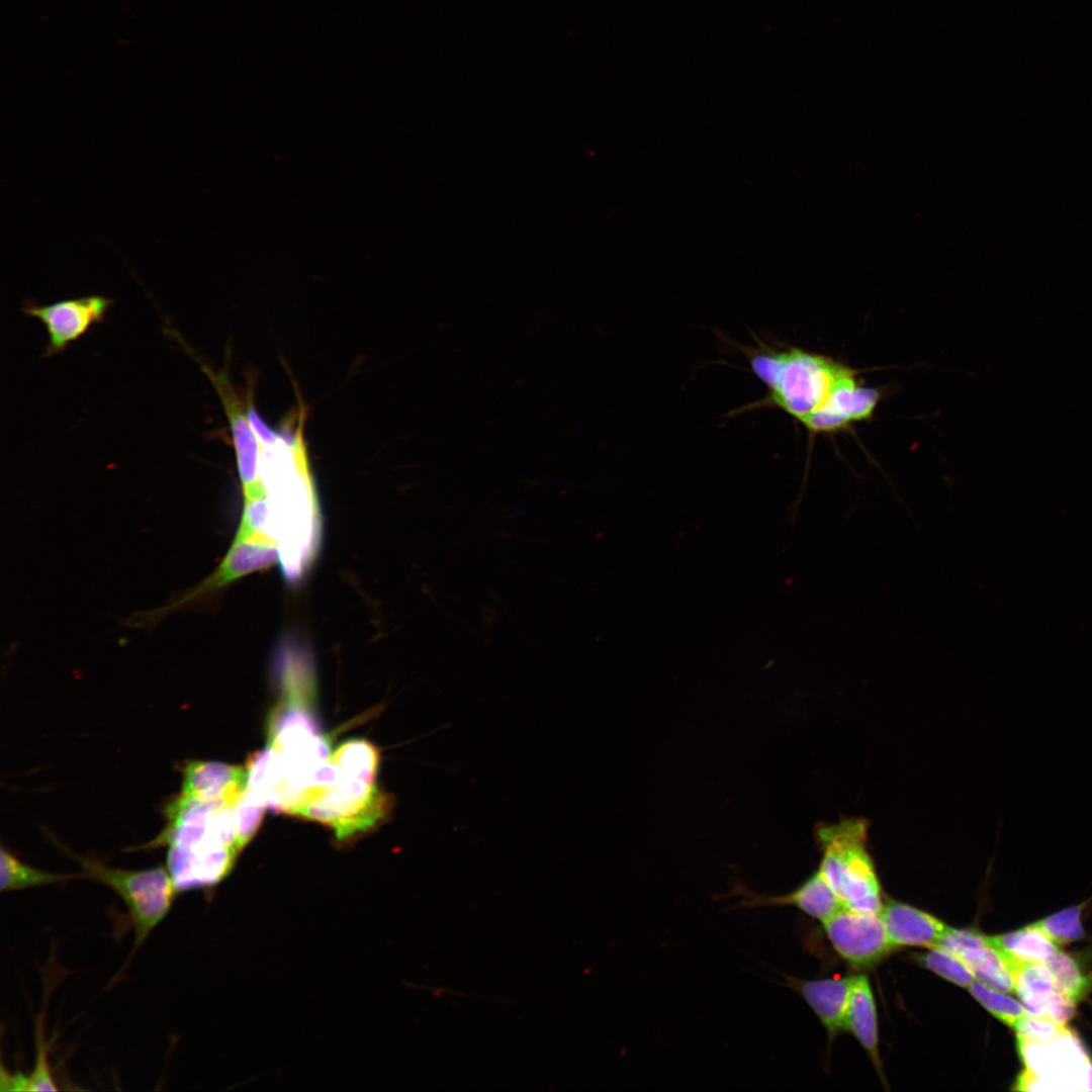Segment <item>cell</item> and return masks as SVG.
I'll return each mask as SVG.
<instances>
[{
  "mask_svg": "<svg viewBox=\"0 0 1092 1092\" xmlns=\"http://www.w3.org/2000/svg\"><path fill=\"white\" fill-rule=\"evenodd\" d=\"M1075 1007L1076 1001L1074 999L1057 990L1046 1005L1044 1016L1056 1023L1066 1025L1074 1016Z\"/></svg>",
  "mask_w": 1092,
  "mask_h": 1092,
  "instance_id": "f546056e",
  "label": "cell"
},
{
  "mask_svg": "<svg viewBox=\"0 0 1092 1092\" xmlns=\"http://www.w3.org/2000/svg\"><path fill=\"white\" fill-rule=\"evenodd\" d=\"M960 959L980 983L1001 991H1014V978L1003 953L990 936L973 929L948 928L939 943Z\"/></svg>",
  "mask_w": 1092,
  "mask_h": 1092,
  "instance_id": "4fadbf2b",
  "label": "cell"
},
{
  "mask_svg": "<svg viewBox=\"0 0 1092 1092\" xmlns=\"http://www.w3.org/2000/svg\"><path fill=\"white\" fill-rule=\"evenodd\" d=\"M164 811L166 826L145 847L168 846L166 868L177 892L207 890L224 880L241 852L234 807L178 794Z\"/></svg>",
  "mask_w": 1092,
  "mask_h": 1092,
  "instance_id": "3957f363",
  "label": "cell"
},
{
  "mask_svg": "<svg viewBox=\"0 0 1092 1092\" xmlns=\"http://www.w3.org/2000/svg\"><path fill=\"white\" fill-rule=\"evenodd\" d=\"M278 684L280 698L267 717V745L280 756L288 785L301 792L331 760V740L316 716L315 677L292 674Z\"/></svg>",
  "mask_w": 1092,
  "mask_h": 1092,
  "instance_id": "277c9868",
  "label": "cell"
},
{
  "mask_svg": "<svg viewBox=\"0 0 1092 1092\" xmlns=\"http://www.w3.org/2000/svg\"><path fill=\"white\" fill-rule=\"evenodd\" d=\"M266 809L264 796L247 786L234 806L236 837L241 851L256 834Z\"/></svg>",
  "mask_w": 1092,
  "mask_h": 1092,
  "instance_id": "603a6c76",
  "label": "cell"
},
{
  "mask_svg": "<svg viewBox=\"0 0 1092 1092\" xmlns=\"http://www.w3.org/2000/svg\"><path fill=\"white\" fill-rule=\"evenodd\" d=\"M786 985L796 990L816 1013L829 1034L845 1029V1014L852 977L804 981L785 975Z\"/></svg>",
  "mask_w": 1092,
  "mask_h": 1092,
  "instance_id": "e0dca14e",
  "label": "cell"
},
{
  "mask_svg": "<svg viewBox=\"0 0 1092 1092\" xmlns=\"http://www.w3.org/2000/svg\"><path fill=\"white\" fill-rule=\"evenodd\" d=\"M823 924L834 949L854 967L873 965L893 948L880 914L843 907Z\"/></svg>",
  "mask_w": 1092,
  "mask_h": 1092,
  "instance_id": "7c38bea8",
  "label": "cell"
},
{
  "mask_svg": "<svg viewBox=\"0 0 1092 1092\" xmlns=\"http://www.w3.org/2000/svg\"><path fill=\"white\" fill-rule=\"evenodd\" d=\"M1018 1052L1026 1070L1043 1084L1065 1085V1089L1092 1090V1061L1078 1036L1069 1030L1043 1041L1018 1039Z\"/></svg>",
  "mask_w": 1092,
  "mask_h": 1092,
  "instance_id": "9c48e42d",
  "label": "cell"
},
{
  "mask_svg": "<svg viewBox=\"0 0 1092 1092\" xmlns=\"http://www.w3.org/2000/svg\"><path fill=\"white\" fill-rule=\"evenodd\" d=\"M276 562L279 552L275 544L260 539H234L218 565L203 580L177 593L160 607L131 614V626L152 630L175 613L203 608L231 583Z\"/></svg>",
  "mask_w": 1092,
  "mask_h": 1092,
  "instance_id": "ba28073f",
  "label": "cell"
},
{
  "mask_svg": "<svg viewBox=\"0 0 1092 1092\" xmlns=\"http://www.w3.org/2000/svg\"><path fill=\"white\" fill-rule=\"evenodd\" d=\"M332 762L346 777L375 784L380 763L379 749L363 738L341 742L332 752Z\"/></svg>",
  "mask_w": 1092,
  "mask_h": 1092,
  "instance_id": "44dd1931",
  "label": "cell"
},
{
  "mask_svg": "<svg viewBox=\"0 0 1092 1092\" xmlns=\"http://www.w3.org/2000/svg\"><path fill=\"white\" fill-rule=\"evenodd\" d=\"M247 414L252 428L262 447H269L278 442L281 435L270 429L260 418L252 403L247 406Z\"/></svg>",
  "mask_w": 1092,
  "mask_h": 1092,
  "instance_id": "4dcf8cb0",
  "label": "cell"
},
{
  "mask_svg": "<svg viewBox=\"0 0 1092 1092\" xmlns=\"http://www.w3.org/2000/svg\"><path fill=\"white\" fill-rule=\"evenodd\" d=\"M112 303L113 300L109 297L92 294L49 304L28 301L22 311L43 325L48 344L42 357L49 358L64 352L93 326L102 323Z\"/></svg>",
  "mask_w": 1092,
  "mask_h": 1092,
  "instance_id": "30bf717a",
  "label": "cell"
},
{
  "mask_svg": "<svg viewBox=\"0 0 1092 1092\" xmlns=\"http://www.w3.org/2000/svg\"><path fill=\"white\" fill-rule=\"evenodd\" d=\"M81 875H62L40 871L19 860L5 847L0 848L1 892L61 883Z\"/></svg>",
  "mask_w": 1092,
  "mask_h": 1092,
  "instance_id": "7402d4cb",
  "label": "cell"
},
{
  "mask_svg": "<svg viewBox=\"0 0 1092 1092\" xmlns=\"http://www.w3.org/2000/svg\"><path fill=\"white\" fill-rule=\"evenodd\" d=\"M731 895L739 897L736 908L795 906L822 923L844 907L819 871L811 875L797 889L785 895H760L738 884L732 889Z\"/></svg>",
  "mask_w": 1092,
  "mask_h": 1092,
  "instance_id": "9a60e30c",
  "label": "cell"
},
{
  "mask_svg": "<svg viewBox=\"0 0 1092 1092\" xmlns=\"http://www.w3.org/2000/svg\"><path fill=\"white\" fill-rule=\"evenodd\" d=\"M1017 1032V1038L1027 1041L1043 1042L1059 1037L1066 1031V1025H1061L1045 1016L1025 1014L1013 1027Z\"/></svg>",
  "mask_w": 1092,
  "mask_h": 1092,
  "instance_id": "f1b7e54d",
  "label": "cell"
},
{
  "mask_svg": "<svg viewBox=\"0 0 1092 1092\" xmlns=\"http://www.w3.org/2000/svg\"><path fill=\"white\" fill-rule=\"evenodd\" d=\"M763 397L737 413L774 407L786 413L810 435H833L873 418L882 390L864 385L857 370L830 356L759 340L743 348Z\"/></svg>",
  "mask_w": 1092,
  "mask_h": 1092,
  "instance_id": "6da1fadb",
  "label": "cell"
},
{
  "mask_svg": "<svg viewBox=\"0 0 1092 1092\" xmlns=\"http://www.w3.org/2000/svg\"><path fill=\"white\" fill-rule=\"evenodd\" d=\"M65 852L80 863L82 878L104 884L123 901L134 930L133 953L168 915L178 893L167 868L127 871L108 867L92 857L79 856L68 849Z\"/></svg>",
  "mask_w": 1092,
  "mask_h": 1092,
  "instance_id": "52a82bcc",
  "label": "cell"
},
{
  "mask_svg": "<svg viewBox=\"0 0 1092 1092\" xmlns=\"http://www.w3.org/2000/svg\"><path fill=\"white\" fill-rule=\"evenodd\" d=\"M968 988L972 996L988 1012L1010 1027H1014L1018 1020L1027 1013L1021 1003L979 981L975 980Z\"/></svg>",
  "mask_w": 1092,
  "mask_h": 1092,
  "instance_id": "cb8c5ba5",
  "label": "cell"
},
{
  "mask_svg": "<svg viewBox=\"0 0 1092 1092\" xmlns=\"http://www.w3.org/2000/svg\"><path fill=\"white\" fill-rule=\"evenodd\" d=\"M1014 978V991L1027 1014L1044 1016L1046 1005L1057 991L1046 964L1007 960Z\"/></svg>",
  "mask_w": 1092,
  "mask_h": 1092,
  "instance_id": "d6986e66",
  "label": "cell"
},
{
  "mask_svg": "<svg viewBox=\"0 0 1092 1092\" xmlns=\"http://www.w3.org/2000/svg\"><path fill=\"white\" fill-rule=\"evenodd\" d=\"M990 940L1010 961L1046 964L1059 951L1057 944L1034 923L990 936Z\"/></svg>",
  "mask_w": 1092,
  "mask_h": 1092,
  "instance_id": "ffe728a7",
  "label": "cell"
},
{
  "mask_svg": "<svg viewBox=\"0 0 1092 1092\" xmlns=\"http://www.w3.org/2000/svg\"><path fill=\"white\" fill-rule=\"evenodd\" d=\"M260 474L270 504L274 538L284 577L297 582L312 564L322 537L315 489L300 437L282 435L262 447Z\"/></svg>",
  "mask_w": 1092,
  "mask_h": 1092,
  "instance_id": "7a4b0ae2",
  "label": "cell"
},
{
  "mask_svg": "<svg viewBox=\"0 0 1092 1092\" xmlns=\"http://www.w3.org/2000/svg\"><path fill=\"white\" fill-rule=\"evenodd\" d=\"M213 384L224 408L234 443L244 497L266 492L261 479V444L250 423L247 410L238 397L225 372H216L198 360Z\"/></svg>",
  "mask_w": 1092,
  "mask_h": 1092,
  "instance_id": "8fae6325",
  "label": "cell"
},
{
  "mask_svg": "<svg viewBox=\"0 0 1092 1092\" xmlns=\"http://www.w3.org/2000/svg\"><path fill=\"white\" fill-rule=\"evenodd\" d=\"M892 946H936L949 926L918 908L887 901L880 912Z\"/></svg>",
  "mask_w": 1092,
  "mask_h": 1092,
  "instance_id": "2e32d148",
  "label": "cell"
},
{
  "mask_svg": "<svg viewBox=\"0 0 1092 1092\" xmlns=\"http://www.w3.org/2000/svg\"><path fill=\"white\" fill-rule=\"evenodd\" d=\"M1083 904L1074 905L1034 922L1056 944H1066L1084 935L1081 922Z\"/></svg>",
  "mask_w": 1092,
  "mask_h": 1092,
  "instance_id": "d4e9b609",
  "label": "cell"
},
{
  "mask_svg": "<svg viewBox=\"0 0 1092 1092\" xmlns=\"http://www.w3.org/2000/svg\"><path fill=\"white\" fill-rule=\"evenodd\" d=\"M35 1062L31 1073L25 1076L23 1091H56L58 1086L53 1078L49 1061L48 1046L43 1040L41 1020L35 1028Z\"/></svg>",
  "mask_w": 1092,
  "mask_h": 1092,
  "instance_id": "83f0119b",
  "label": "cell"
},
{
  "mask_svg": "<svg viewBox=\"0 0 1092 1092\" xmlns=\"http://www.w3.org/2000/svg\"><path fill=\"white\" fill-rule=\"evenodd\" d=\"M1046 966L1054 977L1056 989L1077 1001L1087 987V979L1082 974L1076 961L1067 953L1058 951Z\"/></svg>",
  "mask_w": 1092,
  "mask_h": 1092,
  "instance_id": "4316f807",
  "label": "cell"
},
{
  "mask_svg": "<svg viewBox=\"0 0 1092 1092\" xmlns=\"http://www.w3.org/2000/svg\"><path fill=\"white\" fill-rule=\"evenodd\" d=\"M394 802L392 795L375 784L350 779L340 771L336 782L305 789L295 816L329 826L338 841L346 842L387 819Z\"/></svg>",
  "mask_w": 1092,
  "mask_h": 1092,
  "instance_id": "8992f818",
  "label": "cell"
},
{
  "mask_svg": "<svg viewBox=\"0 0 1092 1092\" xmlns=\"http://www.w3.org/2000/svg\"><path fill=\"white\" fill-rule=\"evenodd\" d=\"M919 962L941 978L960 986L969 987L976 979L966 965L951 952L938 947L919 957Z\"/></svg>",
  "mask_w": 1092,
  "mask_h": 1092,
  "instance_id": "484cf974",
  "label": "cell"
},
{
  "mask_svg": "<svg viewBox=\"0 0 1092 1092\" xmlns=\"http://www.w3.org/2000/svg\"><path fill=\"white\" fill-rule=\"evenodd\" d=\"M868 830V821L856 817L818 824L815 839L822 851L818 871L845 908L880 914L881 886L867 848Z\"/></svg>",
  "mask_w": 1092,
  "mask_h": 1092,
  "instance_id": "5b68a950",
  "label": "cell"
},
{
  "mask_svg": "<svg viewBox=\"0 0 1092 1092\" xmlns=\"http://www.w3.org/2000/svg\"><path fill=\"white\" fill-rule=\"evenodd\" d=\"M845 1029L856 1037L873 1061L879 1064L876 1005L870 982L863 975L852 977Z\"/></svg>",
  "mask_w": 1092,
  "mask_h": 1092,
  "instance_id": "ac0fdd59",
  "label": "cell"
},
{
  "mask_svg": "<svg viewBox=\"0 0 1092 1092\" xmlns=\"http://www.w3.org/2000/svg\"><path fill=\"white\" fill-rule=\"evenodd\" d=\"M180 795L234 807L248 784L246 766L220 761L187 760L182 766Z\"/></svg>",
  "mask_w": 1092,
  "mask_h": 1092,
  "instance_id": "5bb4252c",
  "label": "cell"
}]
</instances>
